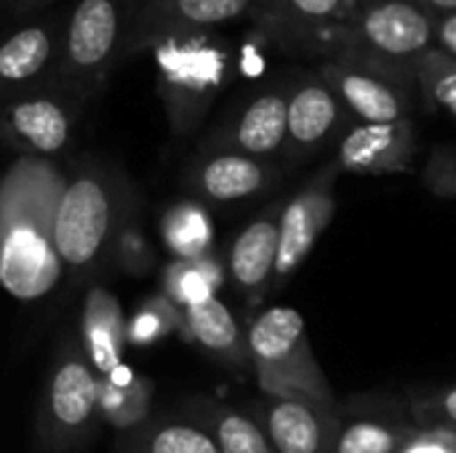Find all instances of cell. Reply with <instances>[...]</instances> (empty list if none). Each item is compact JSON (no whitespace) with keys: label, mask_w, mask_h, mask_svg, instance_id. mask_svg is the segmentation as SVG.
<instances>
[{"label":"cell","mask_w":456,"mask_h":453,"mask_svg":"<svg viewBox=\"0 0 456 453\" xmlns=\"http://www.w3.org/2000/svg\"><path fill=\"white\" fill-rule=\"evenodd\" d=\"M438 45L456 56V13L438 19Z\"/></svg>","instance_id":"obj_35"},{"label":"cell","mask_w":456,"mask_h":453,"mask_svg":"<svg viewBox=\"0 0 456 453\" xmlns=\"http://www.w3.org/2000/svg\"><path fill=\"white\" fill-rule=\"evenodd\" d=\"M355 0H254L251 27L275 51L331 59L355 13Z\"/></svg>","instance_id":"obj_8"},{"label":"cell","mask_w":456,"mask_h":453,"mask_svg":"<svg viewBox=\"0 0 456 453\" xmlns=\"http://www.w3.org/2000/svg\"><path fill=\"white\" fill-rule=\"evenodd\" d=\"M251 13L254 0H144L126 43V61L152 53V48L179 35L251 21Z\"/></svg>","instance_id":"obj_12"},{"label":"cell","mask_w":456,"mask_h":453,"mask_svg":"<svg viewBox=\"0 0 456 453\" xmlns=\"http://www.w3.org/2000/svg\"><path fill=\"white\" fill-rule=\"evenodd\" d=\"M355 3H371V0H355Z\"/></svg>","instance_id":"obj_37"},{"label":"cell","mask_w":456,"mask_h":453,"mask_svg":"<svg viewBox=\"0 0 456 453\" xmlns=\"http://www.w3.org/2000/svg\"><path fill=\"white\" fill-rule=\"evenodd\" d=\"M144 0H72L64 11L53 83L83 109L126 64V43Z\"/></svg>","instance_id":"obj_3"},{"label":"cell","mask_w":456,"mask_h":453,"mask_svg":"<svg viewBox=\"0 0 456 453\" xmlns=\"http://www.w3.org/2000/svg\"><path fill=\"white\" fill-rule=\"evenodd\" d=\"M417 155L414 120L395 123H353L337 142L334 163L345 174L355 176H387L406 174Z\"/></svg>","instance_id":"obj_16"},{"label":"cell","mask_w":456,"mask_h":453,"mask_svg":"<svg viewBox=\"0 0 456 453\" xmlns=\"http://www.w3.org/2000/svg\"><path fill=\"white\" fill-rule=\"evenodd\" d=\"M184 411L211 433L222 453H275L259 422L232 406L200 398Z\"/></svg>","instance_id":"obj_24"},{"label":"cell","mask_w":456,"mask_h":453,"mask_svg":"<svg viewBox=\"0 0 456 453\" xmlns=\"http://www.w3.org/2000/svg\"><path fill=\"white\" fill-rule=\"evenodd\" d=\"M155 85L174 139L192 136L235 75V51L222 29L179 35L158 48Z\"/></svg>","instance_id":"obj_4"},{"label":"cell","mask_w":456,"mask_h":453,"mask_svg":"<svg viewBox=\"0 0 456 453\" xmlns=\"http://www.w3.org/2000/svg\"><path fill=\"white\" fill-rule=\"evenodd\" d=\"M419 5H425L436 19L441 16H454L456 13V0H417Z\"/></svg>","instance_id":"obj_36"},{"label":"cell","mask_w":456,"mask_h":453,"mask_svg":"<svg viewBox=\"0 0 456 453\" xmlns=\"http://www.w3.org/2000/svg\"><path fill=\"white\" fill-rule=\"evenodd\" d=\"M67 168L16 155L0 174V286L16 302L45 299L64 278L56 254V208Z\"/></svg>","instance_id":"obj_1"},{"label":"cell","mask_w":456,"mask_h":453,"mask_svg":"<svg viewBox=\"0 0 456 453\" xmlns=\"http://www.w3.org/2000/svg\"><path fill=\"white\" fill-rule=\"evenodd\" d=\"M160 240L174 259H200L214 254V222L206 203L184 198L171 203L160 216Z\"/></svg>","instance_id":"obj_25"},{"label":"cell","mask_w":456,"mask_h":453,"mask_svg":"<svg viewBox=\"0 0 456 453\" xmlns=\"http://www.w3.org/2000/svg\"><path fill=\"white\" fill-rule=\"evenodd\" d=\"M438 45V19L417 0L358 3L334 56H345L417 83L419 59Z\"/></svg>","instance_id":"obj_7"},{"label":"cell","mask_w":456,"mask_h":453,"mask_svg":"<svg viewBox=\"0 0 456 453\" xmlns=\"http://www.w3.org/2000/svg\"><path fill=\"white\" fill-rule=\"evenodd\" d=\"M417 93L430 112H446L456 120V56L441 45L430 48L417 69Z\"/></svg>","instance_id":"obj_27"},{"label":"cell","mask_w":456,"mask_h":453,"mask_svg":"<svg viewBox=\"0 0 456 453\" xmlns=\"http://www.w3.org/2000/svg\"><path fill=\"white\" fill-rule=\"evenodd\" d=\"M64 11L51 8L24 19L0 37V107L53 80L61 53Z\"/></svg>","instance_id":"obj_14"},{"label":"cell","mask_w":456,"mask_h":453,"mask_svg":"<svg viewBox=\"0 0 456 453\" xmlns=\"http://www.w3.org/2000/svg\"><path fill=\"white\" fill-rule=\"evenodd\" d=\"M414 417L419 427H444L456 433V387L414 400Z\"/></svg>","instance_id":"obj_31"},{"label":"cell","mask_w":456,"mask_h":453,"mask_svg":"<svg viewBox=\"0 0 456 453\" xmlns=\"http://www.w3.org/2000/svg\"><path fill=\"white\" fill-rule=\"evenodd\" d=\"M96 395H99L102 425L115 430V435L134 433L152 417L155 384L152 379L131 371L126 363L115 368L110 376L99 379Z\"/></svg>","instance_id":"obj_23"},{"label":"cell","mask_w":456,"mask_h":453,"mask_svg":"<svg viewBox=\"0 0 456 453\" xmlns=\"http://www.w3.org/2000/svg\"><path fill=\"white\" fill-rule=\"evenodd\" d=\"M256 422L275 453H334L342 430L337 406L286 398H265Z\"/></svg>","instance_id":"obj_18"},{"label":"cell","mask_w":456,"mask_h":453,"mask_svg":"<svg viewBox=\"0 0 456 453\" xmlns=\"http://www.w3.org/2000/svg\"><path fill=\"white\" fill-rule=\"evenodd\" d=\"M158 264V254L142 224V208L134 211L118 230L110 248V267L128 278H144Z\"/></svg>","instance_id":"obj_29"},{"label":"cell","mask_w":456,"mask_h":453,"mask_svg":"<svg viewBox=\"0 0 456 453\" xmlns=\"http://www.w3.org/2000/svg\"><path fill=\"white\" fill-rule=\"evenodd\" d=\"M118 453H222L211 433L182 414H152L139 430L118 435Z\"/></svg>","instance_id":"obj_22"},{"label":"cell","mask_w":456,"mask_h":453,"mask_svg":"<svg viewBox=\"0 0 456 453\" xmlns=\"http://www.w3.org/2000/svg\"><path fill=\"white\" fill-rule=\"evenodd\" d=\"M403 453H456V433L444 427H419Z\"/></svg>","instance_id":"obj_33"},{"label":"cell","mask_w":456,"mask_h":453,"mask_svg":"<svg viewBox=\"0 0 456 453\" xmlns=\"http://www.w3.org/2000/svg\"><path fill=\"white\" fill-rule=\"evenodd\" d=\"M318 75L331 85L355 123L409 120L417 83L345 56L315 61Z\"/></svg>","instance_id":"obj_11"},{"label":"cell","mask_w":456,"mask_h":453,"mask_svg":"<svg viewBox=\"0 0 456 453\" xmlns=\"http://www.w3.org/2000/svg\"><path fill=\"white\" fill-rule=\"evenodd\" d=\"M184 328V310L176 307L160 291L142 299V304L128 318V344L131 347H152L171 334Z\"/></svg>","instance_id":"obj_28"},{"label":"cell","mask_w":456,"mask_h":453,"mask_svg":"<svg viewBox=\"0 0 456 453\" xmlns=\"http://www.w3.org/2000/svg\"><path fill=\"white\" fill-rule=\"evenodd\" d=\"M355 120L347 115L331 85L310 69H291L289 93V131H286V158L299 163L318 155L329 144L339 142Z\"/></svg>","instance_id":"obj_15"},{"label":"cell","mask_w":456,"mask_h":453,"mask_svg":"<svg viewBox=\"0 0 456 453\" xmlns=\"http://www.w3.org/2000/svg\"><path fill=\"white\" fill-rule=\"evenodd\" d=\"M291 69L275 75L222 117L200 142L198 152H238L273 160L286 152Z\"/></svg>","instance_id":"obj_10"},{"label":"cell","mask_w":456,"mask_h":453,"mask_svg":"<svg viewBox=\"0 0 456 453\" xmlns=\"http://www.w3.org/2000/svg\"><path fill=\"white\" fill-rule=\"evenodd\" d=\"M99 376L94 374L77 331L56 342L35 414V446L40 453H75L99 435Z\"/></svg>","instance_id":"obj_5"},{"label":"cell","mask_w":456,"mask_h":453,"mask_svg":"<svg viewBox=\"0 0 456 453\" xmlns=\"http://www.w3.org/2000/svg\"><path fill=\"white\" fill-rule=\"evenodd\" d=\"M142 208L131 176L112 160L83 155L67 166L56 208V254L72 283H94L110 267V248L123 222Z\"/></svg>","instance_id":"obj_2"},{"label":"cell","mask_w":456,"mask_h":453,"mask_svg":"<svg viewBox=\"0 0 456 453\" xmlns=\"http://www.w3.org/2000/svg\"><path fill=\"white\" fill-rule=\"evenodd\" d=\"M246 339L251 371L265 398L334 406V390L315 358L307 323L297 310L270 307L259 312L248 323Z\"/></svg>","instance_id":"obj_6"},{"label":"cell","mask_w":456,"mask_h":453,"mask_svg":"<svg viewBox=\"0 0 456 453\" xmlns=\"http://www.w3.org/2000/svg\"><path fill=\"white\" fill-rule=\"evenodd\" d=\"M417 430L385 422H353L339 430L334 453H403Z\"/></svg>","instance_id":"obj_30"},{"label":"cell","mask_w":456,"mask_h":453,"mask_svg":"<svg viewBox=\"0 0 456 453\" xmlns=\"http://www.w3.org/2000/svg\"><path fill=\"white\" fill-rule=\"evenodd\" d=\"M224 278L227 267L216 254L200 259H171L160 270V294L168 296L176 307L187 310L214 299L224 286Z\"/></svg>","instance_id":"obj_26"},{"label":"cell","mask_w":456,"mask_h":453,"mask_svg":"<svg viewBox=\"0 0 456 453\" xmlns=\"http://www.w3.org/2000/svg\"><path fill=\"white\" fill-rule=\"evenodd\" d=\"M83 107L53 80L0 107V144L24 158L56 160L72 144Z\"/></svg>","instance_id":"obj_9"},{"label":"cell","mask_w":456,"mask_h":453,"mask_svg":"<svg viewBox=\"0 0 456 453\" xmlns=\"http://www.w3.org/2000/svg\"><path fill=\"white\" fill-rule=\"evenodd\" d=\"M56 3L59 0H0V11L13 21H24L56 8Z\"/></svg>","instance_id":"obj_34"},{"label":"cell","mask_w":456,"mask_h":453,"mask_svg":"<svg viewBox=\"0 0 456 453\" xmlns=\"http://www.w3.org/2000/svg\"><path fill=\"white\" fill-rule=\"evenodd\" d=\"M283 203L270 206L254 222H248L232 240L227 256V272L248 304H259L273 288L275 262H278V235H281Z\"/></svg>","instance_id":"obj_19"},{"label":"cell","mask_w":456,"mask_h":453,"mask_svg":"<svg viewBox=\"0 0 456 453\" xmlns=\"http://www.w3.org/2000/svg\"><path fill=\"white\" fill-rule=\"evenodd\" d=\"M77 339L99 379L123 366L128 347V318L120 307V299L104 283L94 280L86 288Z\"/></svg>","instance_id":"obj_20"},{"label":"cell","mask_w":456,"mask_h":453,"mask_svg":"<svg viewBox=\"0 0 456 453\" xmlns=\"http://www.w3.org/2000/svg\"><path fill=\"white\" fill-rule=\"evenodd\" d=\"M422 179L430 192L441 198H456V144H444L430 155Z\"/></svg>","instance_id":"obj_32"},{"label":"cell","mask_w":456,"mask_h":453,"mask_svg":"<svg viewBox=\"0 0 456 453\" xmlns=\"http://www.w3.org/2000/svg\"><path fill=\"white\" fill-rule=\"evenodd\" d=\"M339 166H323L281 211V235H278V262L273 275V291H283L286 283L297 275V270L310 259L318 238L326 232L337 214L334 184L339 176Z\"/></svg>","instance_id":"obj_13"},{"label":"cell","mask_w":456,"mask_h":453,"mask_svg":"<svg viewBox=\"0 0 456 453\" xmlns=\"http://www.w3.org/2000/svg\"><path fill=\"white\" fill-rule=\"evenodd\" d=\"M182 336L198 344L203 352H208L214 360H219L230 371L246 374L251 368L248 339L240 323L235 320V315L230 312V307L219 302L216 296L184 310Z\"/></svg>","instance_id":"obj_21"},{"label":"cell","mask_w":456,"mask_h":453,"mask_svg":"<svg viewBox=\"0 0 456 453\" xmlns=\"http://www.w3.org/2000/svg\"><path fill=\"white\" fill-rule=\"evenodd\" d=\"M281 179L273 160L238 152H198L187 171L184 187L200 203H238L267 192Z\"/></svg>","instance_id":"obj_17"}]
</instances>
